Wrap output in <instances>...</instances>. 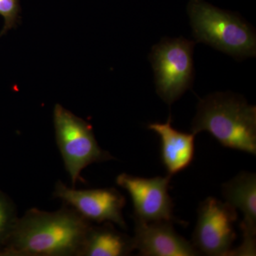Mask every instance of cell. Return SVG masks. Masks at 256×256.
Segmentation results:
<instances>
[{"label": "cell", "mask_w": 256, "mask_h": 256, "mask_svg": "<svg viewBox=\"0 0 256 256\" xmlns=\"http://www.w3.org/2000/svg\"><path fill=\"white\" fill-rule=\"evenodd\" d=\"M18 218L14 204L0 191V252Z\"/></svg>", "instance_id": "13"}, {"label": "cell", "mask_w": 256, "mask_h": 256, "mask_svg": "<svg viewBox=\"0 0 256 256\" xmlns=\"http://www.w3.org/2000/svg\"><path fill=\"white\" fill-rule=\"evenodd\" d=\"M92 224L72 207L31 208L18 218L0 256H80Z\"/></svg>", "instance_id": "1"}, {"label": "cell", "mask_w": 256, "mask_h": 256, "mask_svg": "<svg viewBox=\"0 0 256 256\" xmlns=\"http://www.w3.org/2000/svg\"><path fill=\"white\" fill-rule=\"evenodd\" d=\"M210 133L225 148L256 154V107L242 96L215 92L198 102L192 132Z\"/></svg>", "instance_id": "2"}, {"label": "cell", "mask_w": 256, "mask_h": 256, "mask_svg": "<svg viewBox=\"0 0 256 256\" xmlns=\"http://www.w3.org/2000/svg\"><path fill=\"white\" fill-rule=\"evenodd\" d=\"M54 124L57 146L73 188L84 181L80 174L88 165L114 160L99 146L92 126L60 104L54 109Z\"/></svg>", "instance_id": "4"}, {"label": "cell", "mask_w": 256, "mask_h": 256, "mask_svg": "<svg viewBox=\"0 0 256 256\" xmlns=\"http://www.w3.org/2000/svg\"><path fill=\"white\" fill-rule=\"evenodd\" d=\"M134 250L132 238L118 232L112 224L106 222L102 226H94L89 230L80 256H124Z\"/></svg>", "instance_id": "12"}, {"label": "cell", "mask_w": 256, "mask_h": 256, "mask_svg": "<svg viewBox=\"0 0 256 256\" xmlns=\"http://www.w3.org/2000/svg\"><path fill=\"white\" fill-rule=\"evenodd\" d=\"M54 196L76 210L89 222H109L126 229L122 210L126 198L114 188L76 190L58 181Z\"/></svg>", "instance_id": "8"}, {"label": "cell", "mask_w": 256, "mask_h": 256, "mask_svg": "<svg viewBox=\"0 0 256 256\" xmlns=\"http://www.w3.org/2000/svg\"><path fill=\"white\" fill-rule=\"evenodd\" d=\"M173 222L134 220V250L144 256H196L200 252L175 232Z\"/></svg>", "instance_id": "10"}, {"label": "cell", "mask_w": 256, "mask_h": 256, "mask_svg": "<svg viewBox=\"0 0 256 256\" xmlns=\"http://www.w3.org/2000/svg\"><path fill=\"white\" fill-rule=\"evenodd\" d=\"M222 193L226 202L244 214L240 224L242 244L237 248L232 249L228 256H256V174L242 172L224 184Z\"/></svg>", "instance_id": "9"}, {"label": "cell", "mask_w": 256, "mask_h": 256, "mask_svg": "<svg viewBox=\"0 0 256 256\" xmlns=\"http://www.w3.org/2000/svg\"><path fill=\"white\" fill-rule=\"evenodd\" d=\"M195 44L196 42L183 37L164 38L152 48L150 60L154 70L156 94L168 105L174 104L192 88Z\"/></svg>", "instance_id": "5"}, {"label": "cell", "mask_w": 256, "mask_h": 256, "mask_svg": "<svg viewBox=\"0 0 256 256\" xmlns=\"http://www.w3.org/2000/svg\"><path fill=\"white\" fill-rule=\"evenodd\" d=\"M148 128L160 137L161 159L166 175L172 178L191 165L194 158L196 134L181 132L173 128L171 116L164 124H150Z\"/></svg>", "instance_id": "11"}, {"label": "cell", "mask_w": 256, "mask_h": 256, "mask_svg": "<svg viewBox=\"0 0 256 256\" xmlns=\"http://www.w3.org/2000/svg\"><path fill=\"white\" fill-rule=\"evenodd\" d=\"M193 234V244L200 254L226 256L236 238L234 224L238 220L236 210L214 197H208L198 206Z\"/></svg>", "instance_id": "6"}, {"label": "cell", "mask_w": 256, "mask_h": 256, "mask_svg": "<svg viewBox=\"0 0 256 256\" xmlns=\"http://www.w3.org/2000/svg\"><path fill=\"white\" fill-rule=\"evenodd\" d=\"M188 12L196 42L236 58L256 56L255 32L238 15L218 9L204 0H190Z\"/></svg>", "instance_id": "3"}, {"label": "cell", "mask_w": 256, "mask_h": 256, "mask_svg": "<svg viewBox=\"0 0 256 256\" xmlns=\"http://www.w3.org/2000/svg\"><path fill=\"white\" fill-rule=\"evenodd\" d=\"M172 178H142L122 173L116 183L128 192L134 208V220L144 222H178L174 218V204L169 194Z\"/></svg>", "instance_id": "7"}, {"label": "cell", "mask_w": 256, "mask_h": 256, "mask_svg": "<svg viewBox=\"0 0 256 256\" xmlns=\"http://www.w3.org/2000/svg\"><path fill=\"white\" fill-rule=\"evenodd\" d=\"M20 6L18 0H0V16L4 20L1 34L14 28L18 21Z\"/></svg>", "instance_id": "14"}]
</instances>
